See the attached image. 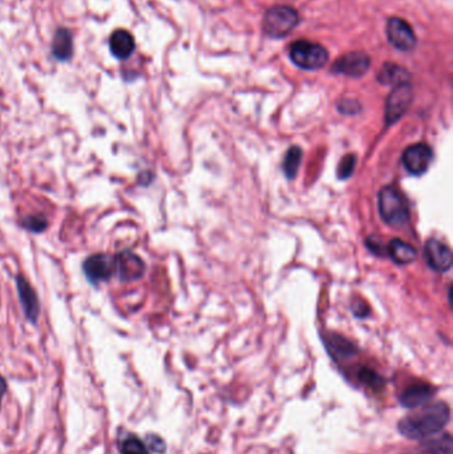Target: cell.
<instances>
[{
    "mask_svg": "<svg viewBox=\"0 0 453 454\" xmlns=\"http://www.w3.org/2000/svg\"><path fill=\"white\" fill-rule=\"evenodd\" d=\"M52 55L59 62H68L74 55V37L70 29L59 28L52 41Z\"/></svg>",
    "mask_w": 453,
    "mask_h": 454,
    "instance_id": "obj_15",
    "label": "cell"
},
{
    "mask_svg": "<svg viewBox=\"0 0 453 454\" xmlns=\"http://www.w3.org/2000/svg\"><path fill=\"white\" fill-rule=\"evenodd\" d=\"M386 255L398 265H409L417 258L416 248L402 239H392L386 248Z\"/></svg>",
    "mask_w": 453,
    "mask_h": 454,
    "instance_id": "obj_16",
    "label": "cell"
},
{
    "mask_svg": "<svg viewBox=\"0 0 453 454\" xmlns=\"http://www.w3.org/2000/svg\"><path fill=\"white\" fill-rule=\"evenodd\" d=\"M112 55L120 60L128 59L136 48L135 37L126 29H116L110 37Z\"/></svg>",
    "mask_w": 453,
    "mask_h": 454,
    "instance_id": "obj_13",
    "label": "cell"
},
{
    "mask_svg": "<svg viewBox=\"0 0 453 454\" xmlns=\"http://www.w3.org/2000/svg\"><path fill=\"white\" fill-rule=\"evenodd\" d=\"M356 157L354 154H347L342 159L338 168V177L341 180L348 178L355 171Z\"/></svg>",
    "mask_w": 453,
    "mask_h": 454,
    "instance_id": "obj_24",
    "label": "cell"
},
{
    "mask_svg": "<svg viewBox=\"0 0 453 454\" xmlns=\"http://www.w3.org/2000/svg\"><path fill=\"white\" fill-rule=\"evenodd\" d=\"M83 271L88 282L93 286L100 283L108 282L113 275H116V260L114 255L105 253H98L89 255L83 262Z\"/></svg>",
    "mask_w": 453,
    "mask_h": 454,
    "instance_id": "obj_5",
    "label": "cell"
},
{
    "mask_svg": "<svg viewBox=\"0 0 453 454\" xmlns=\"http://www.w3.org/2000/svg\"><path fill=\"white\" fill-rule=\"evenodd\" d=\"M371 65V59L365 52H351L338 59L332 65V72L346 74L350 77H360L366 74Z\"/></svg>",
    "mask_w": 453,
    "mask_h": 454,
    "instance_id": "obj_11",
    "label": "cell"
},
{
    "mask_svg": "<svg viewBox=\"0 0 453 454\" xmlns=\"http://www.w3.org/2000/svg\"><path fill=\"white\" fill-rule=\"evenodd\" d=\"M22 226H23V229L31 232V233H43L48 227V220L43 214L28 215L22 221Z\"/></svg>",
    "mask_w": 453,
    "mask_h": 454,
    "instance_id": "obj_21",
    "label": "cell"
},
{
    "mask_svg": "<svg viewBox=\"0 0 453 454\" xmlns=\"http://www.w3.org/2000/svg\"><path fill=\"white\" fill-rule=\"evenodd\" d=\"M145 445L149 450L155 453H164L166 450L165 441L157 434H149L145 440Z\"/></svg>",
    "mask_w": 453,
    "mask_h": 454,
    "instance_id": "obj_25",
    "label": "cell"
},
{
    "mask_svg": "<svg viewBox=\"0 0 453 454\" xmlns=\"http://www.w3.org/2000/svg\"><path fill=\"white\" fill-rule=\"evenodd\" d=\"M359 380H360V382H363L365 385H367L368 388H372V389H376V391L384 385V380L380 378L379 375L367 368L360 370Z\"/></svg>",
    "mask_w": 453,
    "mask_h": 454,
    "instance_id": "obj_23",
    "label": "cell"
},
{
    "mask_svg": "<svg viewBox=\"0 0 453 454\" xmlns=\"http://www.w3.org/2000/svg\"><path fill=\"white\" fill-rule=\"evenodd\" d=\"M302 149L299 147H290L284 156L283 160V172L286 174V177L289 180H293L298 173V169L301 166V161H302Z\"/></svg>",
    "mask_w": 453,
    "mask_h": 454,
    "instance_id": "obj_19",
    "label": "cell"
},
{
    "mask_svg": "<svg viewBox=\"0 0 453 454\" xmlns=\"http://www.w3.org/2000/svg\"><path fill=\"white\" fill-rule=\"evenodd\" d=\"M424 255L429 267L436 272H447L452 267L451 248L436 238H431L427 241Z\"/></svg>",
    "mask_w": 453,
    "mask_h": 454,
    "instance_id": "obj_12",
    "label": "cell"
},
{
    "mask_svg": "<svg viewBox=\"0 0 453 454\" xmlns=\"http://www.w3.org/2000/svg\"><path fill=\"white\" fill-rule=\"evenodd\" d=\"M449 420L451 409L447 403H426L416 412L400 420L398 429L409 440H424L444 429Z\"/></svg>",
    "mask_w": 453,
    "mask_h": 454,
    "instance_id": "obj_1",
    "label": "cell"
},
{
    "mask_svg": "<svg viewBox=\"0 0 453 454\" xmlns=\"http://www.w3.org/2000/svg\"><path fill=\"white\" fill-rule=\"evenodd\" d=\"M412 454H452V437L449 433H445L439 439H428L417 452Z\"/></svg>",
    "mask_w": 453,
    "mask_h": 454,
    "instance_id": "obj_18",
    "label": "cell"
},
{
    "mask_svg": "<svg viewBox=\"0 0 453 454\" xmlns=\"http://www.w3.org/2000/svg\"><path fill=\"white\" fill-rule=\"evenodd\" d=\"M330 347L331 352H334L338 359H342V357L346 359V357L353 356L355 354V348L339 336L334 338V340L330 343Z\"/></svg>",
    "mask_w": 453,
    "mask_h": 454,
    "instance_id": "obj_22",
    "label": "cell"
},
{
    "mask_svg": "<svg viewBox=\"0 0 453 454\" xmlns=\"http://www.w3.org/2000/svg\"><path fill=\"white\" fill-rule=\"evenodd\" d=\"M299 22V15L290 6H274L265 13L262 28L265 34L274 39L287 36Z\"/></svg>",
    "mask_w": 453,
    "mask_h": 454,
    "instance_id": "obj_3",
    "label": "cell"
},
{
    "mask_svg": "<svg viewBox=\"0 0 453 454\" xmlns=\"http://www.w3.org/2000/svg\"><path fill=\"white\" fill-rule=\"evenodd\" d=\"M122 454H150L145 442L141 441L135 434H129L124 439L120 445Z\"/></svg>",
    "mask_w": 453,
    "mask_h": 454,
    "instance_id": "obj_20",
    "label": "cell"
},
{
    "mask_svg": "<svg viewBox=\"0 0 453 454\" xmlns=\"http://www.w3.org/2000/svg\"><path fill=\"white\" fill-rule=\"evenodd\" d=\"M387 37L393 47L409 52L416 46V35L412 27L400 18H391L387 23Z\"/></svg>",
    "mask_w": 453,
    "mask_h": 454,
    "instance_id": "obj_9",
    "label": "cell"
},
{
    "mask_svg": "<svg viewBox=\"0 0 453 454\" xmlns=\"http://www.w3.org/2000/svg\"><path fill=\"white\" fill-rule=\"evenodd\" d=\"M116 274L122 282H136L145 274V262L132 251H122L114 255Z\"/></svg>",
    "mask_w": 453,
    "mask_h": 454,
    "instance_id": "obj_8",
    "label": "cell"
},
{
    "mask_svg": "<svg viewBox=\"0 0 453 454\" xmlns=\"http://www.w3.org/2000/svg\"><path fill=\"white\" fill-rule=\"evenodd\" d=\"M338 108H339V112L343 114H356L357 112L360 111V104L356 100L346 98L338 104Z\"/></svg>",
    "mask_w": 453,
    "mask_h": 454,
    "instance_id": "obj_26",
    "label": "cell"
},
{
    "mask_svg": "<svg viewBox=\"0 0 453 454\" xmlns=\"http://www.w3.org/2000/svg\"><path fill=\"white\" fill-rule=\"evenodd\" d=\"M290 59L302 69L315 71L329 62V52L318 43L298 40L290 47Z\"/></svg>",
    "mask_w": 453,
    "mask_h": 454,
    "instance_id": "obj_4",
    "label": "cell"
},
{
    "mask_svg": "<svg viewBox=\"0 0 453 454\" xmlns=\"http://www.w3.org/2000/svg\"><path fill=\"white\" fill-rule=\"evenodd\" d=\"M412 86L409 83L393 86L386 102V123L387 125L398 123L412 104Z\"/></svg>",
    "mask_w": 453,
    "mask_h": 454,
    "instance_id": "obj_6",
    "label": "cell"
},
{
    "mask_svg": "<svg viewBox=\"0 0 453 454\" xmlns=\"http://www.w3.org/2000/svg\"><path fill=\"white\" fill-rule=\"evenodd\" d=\"M379 213L381 220L392 227H403L409 221V208L405 196L393 186H386L380 190Z\"/></svg>",
    "mask_w": 453,
    "mask_h": 454,
    "instance_id": "obj_2",
    "label": "cell"
},
{
    "mask_svg": "<svg viewBox=\"0 0 453 454\" xmlns=\"http://www.w3.org/2000/svg\"><path fill=\"white\" fill-rule=\"evenodd\" d=\"M432 160H433L432 149L423 142L407 147L402 157L405 171L412 175H421L427 172Z\"/></svg>",
    "mask_w": 453,
    "mask_h": 454,
    "instance_id": "obj_7",
    "label": "cell"
},
{
    "mask_svg": "<svg viewBox=\"0 0 453 454\" xmlns=\"http://www.w3.org/2000/svg\"><path fill=\"white\" fill-rule=\"evenodd\" d=\"M6 392H7V381L0 375V406H1V400H3Z\"/></svg>",
    "mask_w": 453,
    "mask_h": 454,
    "instance_id": "obj_27",
    "label": "cell"
},
{
    "mask_svg": "<svg viewBox=\"0 0 453 454\" xmlns=\"http://www.w3.org/2000/svg\"><path fill=\"white\" fill-rule=\"evenodd\" d=\"M433 394H435L433 388L428 384H415L402 393L400 403L405 408L416 409L419 406L428 403Z\"/></svg>",
    "mask_w": 453,
    "mask_h": 454,
    "instance_id": "obj_14",
    "label": "cell"
},
{
    "mask_svg": "<svg viewBox=\"0 0 453 454\" xmlns=\"http://www.w3.org/2000/svg\"><path fill=\"white\" fill-rule=\"evenodd\" d=\"M409 80H411L409 72L403 67L393 62L384 64L378 74V81L383 86H402L409 83Z\"/></svg>",
    "mask_w": 453,
    "mask_h": 454,
    "instance_id": "obj_17",
    "label": "cell"
},
{
    "mask_svg": "<svg viewBox=\"0 0 453 454\" xmlns=\"http://www.w3.org/2000/svg\"><path fill=\"white\" fill-rule=\"evenodd\" d=\"M16 288H18V295L22 303L25 319L37 324V319L40 316L41 306L35 288L29 284L23 274H19L16 276Z\"/></svg>",
    "mask_w": 453,
    "mask_h": 454,
    "instance_id": "obj_10",
    "label": "cell"
}]
</instances>
